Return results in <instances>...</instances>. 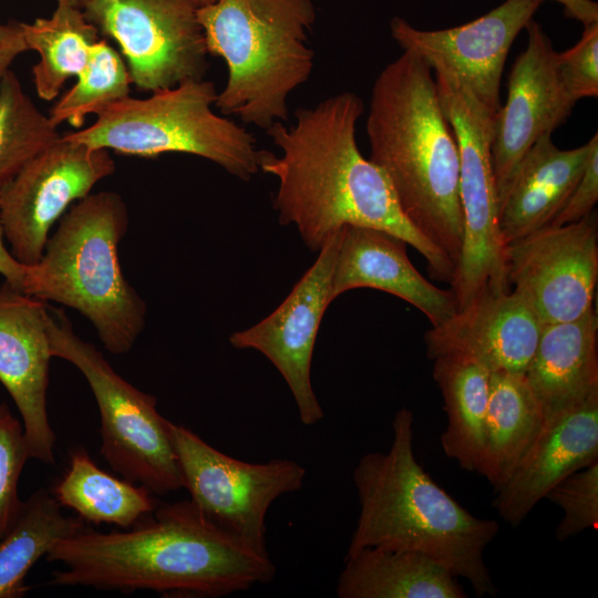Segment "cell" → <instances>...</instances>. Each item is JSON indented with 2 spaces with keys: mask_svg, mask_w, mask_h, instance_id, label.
Listing matches in <instances>:
<instances>
[{
  "mask_svg": "<svg viewBox=\"0 0 598 598\" xmlns=\"http://www.w3.org/2000/svg\"><path fill=\"white\" fill-rule=\"evenodd\" d=\"M363 112L355 93L341 92L297 109L295 124L266 131L281 153L262 150L259 168L278 179L280 224L295 225L315 251L346 225L386 231L417 250L432 277L451 283L453 264L408 220L383 171L361 154L355 131Z\"/></svg>",
  "mask_w": 598,
  "mask_h": 598,
  "instance_id": "cell-1",
  "label": "cell"
},
{
  "mask_svg": "<svg viewBox=\"0 0 598 598\" xmlns=\"http://www.w3.org/2000/svg\"><path fill=\"white\" fill-rule=\"evenodd\" d=\"M63 568L50 585L220 597L268 584L269 554L257 553L206 519L188 499L158 504L137 524L109 533L85 527L45 555Z\"/></svg>",
  "mask_w": 598,
  "mask_h": 598,
  "instance_id": "cell-2",
  "label": "cell"
},
{
  "mask_svg": "<svg viewBox=\"0 0 598 598\" xmlns=\"http://www.w3.org/2000/svg\"><path fill=\"white\" fill-rule=\"evenodd\" d=\"M369 159L388 177L408 220L456 269L463 244L460 155L433 70L403 51L375 79L367 117Z\"/></svg>",
  "mask_w": 598,
  "mask_h": 598,
  "instance_id": "cell-3",
  "label": "cell"
},
{
  "mask_svg": "<svg viewBox=\"0 0 598 598\" xmlns=\"http://www.w3.org/2000/svg\"><path fill=\"white\" fill-rule=\"evenodd\" d=\"M413 413L400 409L386 452H369L352 480L359 516L347 556L367 547L424 554L470 582L477 597L497 595L484 560L499 525L476 517L437 485L417 462Z\"/></svg>",
  "mask_w": 598,
  "mask_h": 598,
  "instance_id": "cell-4",
  "label": "cell"
},
{
  "mask_svg": "<svg viewBox=\"0 0 598 598\" xmlns=\"http://www.w3.org/2000/svg\"><path fill=\"white\" fill-rule=\"evenodd\" d=\"M127 228L128 210L120 194H89L63 215L40 260L28 266L21 288L78 310L116 355L133 348L146 319V303L124 277L118 258Z\"/></svg>",
  "mask_w": 598,
  "mask_h": 598,
  "instance_id": "cell-5",
  "label": "cell"
},
{
  "mask_svg": "<svg viewBox=\"0 0 598 598\" xmlns=\"http://www.w3.org/2000/svg\"><path fill=\"white\" fill-rule=\"evenodd\" d=\"M312 0H217L197 9L208 54L227 66L215 107L267 131L288 118V97L313 70Z\"/></svg>",
  "mask_w": 598,
  "mask_h": 598,
  "instance_id": "cell-6",
  "label": "cell"
},
{
  "mask_svg": "<svg viewBox=\"0 0 598 598\" xmlns=\"http://www.w3.org/2000/svg\"><path fill=\"white\" fill-rule=\"evenodd\" d=\"M217 94L213 82L199 79L145 99L128 95L101 110L90 126L63 136L140 157L196 155L247 182L260 171L262 150L250 132L213 111Z\"/></svg>",
  "mask_w": 598,
  "mask_h": 598,
  "instance_id": "cell-7",
  "label": "cell"
},
{
  "mask_svg": "<svg viewBox=\"0 0 598 598\" xmlns=\"http://www.w3.org/2000/svg\"><path fill=\"white\" fill-rule=\"evenodd\" d=\"M53 358L73 364L87 381L101 420L100 454L123 478L155 495L183 488L178 461L157 400L123 379L104 354L81 339L62 310L48 313Z\"/></svg>",
  "mask_w": 598,
  "mask_h": 598,
  "instance_id": "cell-8",
  "label": "cell"
},
{
  "mask_svg": "<svg viewBox=\"0 0 598 598\" xmlns=\"http://www.w3.org/2000/svg\"><path fill=\"white\" fill-rule=\"evenodd\" d=\"M433 72L460 155L463 244L450 283L458 310L484 293L511 290L491 158L498 112L482 103L455 73L441 68Z\"/></svg>",
  "mask_w": 598,
  "mask_h": 598,
  "instance_id": "cell-9",
  "label": "cell"
},
{
  "mask_svg": "<svg viewBox=\"0 0 598 598\" xmlns=\"http://www.w3.org/2000/svg\"><path fill=\"white\" fill-rule=\"evenodd\" d=\"M167 431L189 501L224 533L250 549L268 555V509L283 494L302 487L306 468L288 458L244 462L169 420Z\"/></svg>",
  "mask_w": 598,
  "mask_h": 598,
  "instance_id": "cell-10",
  "label": "cell"
},
{
  "mask_svg": "<svg viewBox=\"0 0 598 598\" xmlns=\"http://www.w3.org/2000/svg\"><path fill=\"white\" fill-rule=\"evenodd\" d=\"M83 11L118 44L140 90L155 92L204 79L208 52L189 0H90Z\"/></svg>",
  "mask_w": 598,
  "mask_h": 598,
  "instance_id": "cell-11",
  "label": "cell"
},
{
  "mask_svg": "<svg viewBox=\"0 0 598 598\" xmlns=\"http://www.w3.org/2000/svg\"><path fill=\"white\" fill-rule=\"evenodd\" d=\"M114 171L109 150L63 135L33 157L0 189V217L13 257L37 264L54 223Z\"/></svg>",
  "mask_w": 598,
  "mask_h": 598,
  "instance_id": "cell-12",
  "label": "cell"
},
{
  "mask_svg": "<svg viewBox=\"0 0 598 598\" xmlns=\"http://www.w3.org/2000/svg\"><path fill=\"white\" fill-rule=\"evenodd\" d=\"M509 286L543 324L575 320L594 308L598 279V221L545 226L505 246Z\"/></svg>",
  "mask_w": 598,
  "mask_h": 598,
  "instance_id": "cell-13",
  "label": "cell"
},
{
  "mask_svg": "<svg viewBox=\"0 0 598 598\" xmlns=\"http://www.w3.org/2000/svg\"><path fill=\"white\" fill-rule=\"evenodd\" d=\"M340 230L324 243L317 260L276 310L229 337L234 348L257 350L276 367L293 396L299 420L307 426L324 416L311 384V361L322 317L332 302Z\"/></svg>",
  "mask_w": 598,
  "mask_h": 598,
  "instance_id": "cell-14",
  "label": "cell"
},
{
  "mask_svg": "<svg viewBox=\"0 0 598 598\" xmlns=\"http://www.w3.org/2000/svg\"><path fill=\"white\" fill-rule=\"evenodd\" d=\"M546 0H505L464 24L421 30L401 17L390 21V33L403 51H411L432 70L455 73L489 109H501L499 87L506 58L519 32Z\"/></svg>",
  "mask_w": 598,
  "mask_h": 598,
  "instance_id": "cell-15",
  "label": "cell"
},
{
  "mask_svg": "<svg viewBox=\"0 0 598 598\" xmlns=\"http://www.w3.org/2000/svg\"><path fill=\"white\" fill-rule=\"evenodd\" d=\"M525 30L527 45L512 65L507 99L494 126L491 158L497 202L525 153L563 125L576 104L559 79L558 51L550 38L534 19Z\"/></svg>",
  "mask_w": 598,
  "mask_h": 598,
  "instance_id": "cell-16",
  "label": "cell"
},
{
  "mask_svg": "<svg viewBox=\"0 0 598 598\" xmlns=\"http://www.w3.org/2000/svg\"><path fill=\"white\" fill-rule=\"evenodd\" d=\"M49 306L9 282L0 287V382L23 424L30 457L54 464L55 433L48 414Z\"/></svg>",
  "mask_w": 598,
  "mask_h": 598,
  "instance_id": "cell-17",
  "label": "cell"
},
{
  "mask_svg": "<svg viewBox=\"0 0 598 598\" xmlns=\"http://www.w3.org/2000/svg\"><path fill=\"white\" fill-rule=\"evenodd\" d=\"M543 322L516 290L488 292L424 333L429 359L460 358L492 372L525 373Z\"/></svg>",
  "mask_w": 598,
  "mask_h": 598,
  "instance_id": "cell-18",
  "label": "cell"
},
{
  "mask_svg": "<svg viewBox=\"0 0 598 598\" xmlns=\"http://www.w3.org/2000/svg\"><path fill=\"white\" fill-rule=\"evenodd\" d=\"M598 461V391L546 421L538 439L495 491L493 506L517 527L548 491Z\"/></svg>",
  "mask_w": 598,
  "mask_h": 598,
  "instance_id": "cell-19",
  "label": "cell"
},
{
  "mask_svg": "<svg viewBox=\"0 0 598 598\" xmlns=\"http://www.w3.org/2000/svg\"><path fill=\"white\" fill-rule=\"evenodd\" d=\"M406 245L380 229L343 226L332 274V301L351 289L372 288L411 303L432 327L451 318L457 311L452 290L426 280L411 262Z\"/></svg>",
  "mask_w": 598,
  "mask_h": 598,
  "instance_id": "cell-20",
  "label": "cell"
},
{
  "mask_svg": "<svg viewBox=\"0 0 598 598\" xmlns=\"http://www.w3.org/2000/svg\"><path fill=\"white\" fill-rule=\"evenodd\" d=\"M588 144L558 148L546 134L525 153L498 202V228L505 245L548 226L585 167Z\"/></svg>",
  "mask_w": 598,
  "mask_h": 598,
  "instance_id": "cell-21",
  "label": "cell"
},
{
  "mask_svg": "<svg viewBox=\"0 0 598 598\" xmlns=\"http://www.w3.org/2000/svg\"><path fill=\"white\" fill-rule=\"evenodd\" d=\"M525 378L545 420L598 391V318L595 309L544 324Z\"/></svg>",
  "mask_w": 598,
  "mask_h": 598,
  "instance_id": "cell-22",
  "label": "cell"
},
{
  "mask_svg": "<svg viewBox=\"0 0 598 598\" xmlns=\"http://www.w3.org/2000/svg\"><path fill=\"white\" fill-rule=\"evenodd\" d=\"M338 598H466L456 577L431 557L409 550L363 548L344 558Z\"/></svg>",
  "mask_w": 598,
  "mask_h": 598,
  "instance_id": "cell-23",
  "label": "cell"
},
{
  "mask_svg": "<svg viewBox=\"0 0 598 598\" xmlns=\"http://www.w3.org/2000/svg\"><path fill=\"white\" fill-rule=\"evenodd\" d=\"M545 423L543 408L524 373L492 372L477 473L496 491L532 448Z\"/></svg>",
  "mask_w": 598,
  "mask_h": 598,
  "instance_id": "cell-24",
  "label": "cell"
},
{
  "mask_svg": "<svg viewBox=\"0 0 598 598\" xmlns=\"http://www.w3.org/2000/svg\"><path fill=\"white\" fill-rule=\"evenodd\" d=\"M433 361L432 375L444 402L447 425L441 445L467 472H477L485 445L491 372L460 358Z\"/></svg>",
  "mask_w": 598,
  "mask_h": 598,
  "instance_id": "cell-25",
  "label": "cell"
},
{
  "mask_svg": "<svg viewBox=\"0 0 598 598\" xmlns=\"http://www.w3.org/2000/svg\"><path fill=\"white\" fill-rule=\"evenodd\" d=\"M52 493L84 522L121 528L132 527L158 506L148 488L103 471L83 447L71 451L68 471Z\"/></svg>",
  "mask_w": 598,
  "mask_h": 598,
  "instance_id": "cell-26",
  "label": "cell"
},
{
  "mask_svg": "<svg viewBox=\"0 0 598 598\" xmlns=\"http://www.w3.org/2000/svg\"><path fill=\"white\" fill-rule=\"evenodd\" d=\"M87 527L65 516L52 491L39 488L22 501L19 513L0 539V598H21L30 587L28 573L60 539Z\"/></svg>",
  "mask_w": 598,
  "mask_h": 598,
  "instance_id": "cell-27",
  "label": "cell"
},
{
  "mask_svg": "<svg viewBox=\"0 0 598 598\" xmlns=\"http://www.w3.org/2000/svg\"><path fill=\"white\" fill-rule=\"evenodd\" d=\"M28 50L39 54L32 68L39 97L53 101L64 83L85 66L93 45L100 40L97 28L83 9L56 3L49 18L21 22Z\"/></svg>",
  "mask_w": 598,
  "mask_h": 598,
  "instance_id": "cell-28",
  "label": "cell"
},
{
  "mask_svg": "<svg viewBox=\"0 0 598 598\" xmlns=\"http://www.w3.org/2000/svg\"><path fill=\"white\" fill-rule=\"evenodd\" d=\"M61 136L9 70L0 83V189Z\"/></svg>",
  "mask_w": 598,
  "mask_h": 598,
  "instance_id": "cell-29",
  "label": "cell"
},
{
  "mask_svg": "<svg viewBox=\"0 0 598 598\" xmlns=\"http://www.w3.org/2000/svg\"><path fill=\"white\" fill-rule=\"evenodd\" d=\"M75 78V84L48 114L56 126L66 122L75 130L82 128L90 114L96 115L109 104L128 96L133 84L122 54L104 40L93 45L85 66Z\"/></svg>",
  "mask_w": 598,
  "mask_h": 598,
  "instance_id": "cell-30",
  "label": "cell"
},
{
  "mask_svg": "<svg viewBox=\"0 0 598 598\" xmlns=\"http://www.w3.org/2000/svg\"><path fill=\"white\" fill-rule=\"evenodd\" d=\"M563 511L556 538L567 540L588 528H598V461L553 486L545 496Z\"/></svg>",
  "mask_w": 598,
  "mask_h": 598,
  "instance_id": "cell-31",
  "label": "cell"
},
{
  "mask_svg": "<svg viewBox=\"0 0 598 598\" xmlns=\"http://www.w3.org/2000/svg\"><path fill=\"white\" fill-rule=\"evenodd\" d=\"M29 458L31 457L21 420L12 414L7 403H0V539L21 507L18 486Z\"/></svg>",
  "mask_w": 598,
  "mask_h": 598,
  "instance_id": "cell-32",
  "label": "cell"
},
{
  "mask_svg": "<svg viewBox=\"0 0 598 598\" xmlns=\"http://www.w3.org/2000/svg\"><path fill=\"white\" fill-rule=\"evenodd\" d=\"M557 72L576 103L598 95V22L584 24L579 41L558 52Z\"/></svg>",
  "mask_w": 598,
  "mask_h": 598,
  "instance_id": "cell-33",
  "label": "cell"
},
{
  "mask_svg": "<svg viewBox=\"0 0 598 598\" xmlns=\"http://www.w3.org/2000/svg\"><path fill=\"white\" fill-rule=\"evenodd\" d=\"M587 144L588 153L581 176L550 226L575 223L594 213L598 202V134L595 133Z\"/></svg>",
  "mask_w": 598,
  "mask_h": 598,
  "instance_id": "cell-34",
  "label": "cell"
},
{
  "mask_svg": "<svg viewBox=\"0 0 598 598\" xmlns=\"http://www.w3.org/2000/svg\"><path fill=\"white\" fill-rule=\"evenodd\" d=\"M25 51L28 48L21 22L14 20L0 22V83L12 62Z\"/></svg>",
  "mask_w": 598,
  "mask_h": 598,
  "instance_id": "cell-35",
  "label": "cell"
},
{
  "mask_svg": "<svg viewBox=\"0 0 598 598\" xmlns=\"http://www.w3.org/2000/svg\"><path fill=\"white\" fill-rule=\"evenodd\" d=\"M4 239L0 217V275L4 278V281L21 290L28 266L13 257L10 249L7 248Z\"/></svg>",
  "mask_w": 598,
  "mask_h": 598,
  "instance_id": "cell-36",
  "label": "cell"
},
{
  "mask_svg": "<svg viewBox=\"0 0 598 598\" xmlns=\"http://www.w3.org/2000/svg\"><path fill=\"white\" fill-rule=\"evenodd\" d=\"M564 8L567 18L582 24L598 22V3L592 0H554Z\"/></svg>",
  "mask_w": 598,
  "mask_h": 598,
  "instance_id": "cell-37",
  "label": "cell"
},
{
  "mask_svg": "<svg viewBox=\"0 0 598 598\" xmlns=\"http://www.w3.org/2000/svg\"><path fill=\"white\" fill-rule=\"evenodd\" d=\"M90 0H56V3L69 4L83 9Z\"/></svg>",
  "mask_w": 598,
  "mask_h": 598,
  "instance_id": "cell-38",
  "label": "cell"
},
{
  "mask_svg": "<svg viewBox=\"0 0 598 598\" xmlns=\"http://www.w3.org/2000/svg\"><path fill=\"white\" fill-rule=\"evenodd\" d=\"M197 9L204 8L206 6H209L217 0H189Z\"/></svg>",
  "mask_w": 598,
  "mask_h": 598,
  "instance_id": "cell-39",
  "label": "cell"
}]
</instances>
